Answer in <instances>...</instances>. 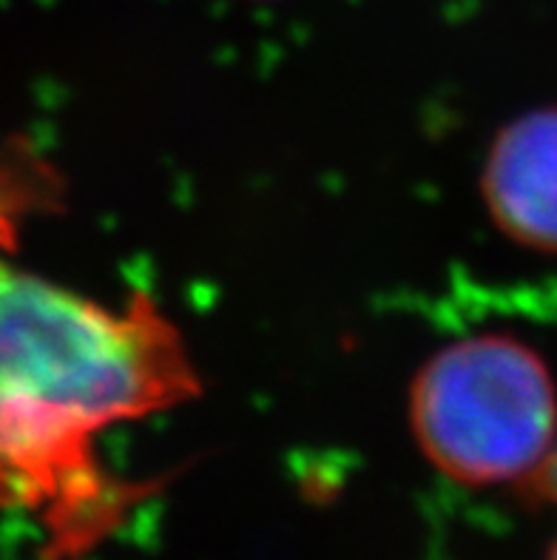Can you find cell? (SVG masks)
Segmentation results:
<instances>
[{
  "label": "cell",
  "mask_w": 557,
  "mask_h": 560,
  "mask_svg": "<svg viewBox=\"0 0 557 560\" xmlns=\"http://www.w3.org/2000/svg\"><path fill=\"white\" fill-rule=\"evenodd\" d=\"M199 390L151 296L108 307L0 259V506L35 518L51 560L92 552L149 495L103 467L100 435Z\"/></svg>",
  "instance_id": "obj_1"
},
{
  "label": "cell",
  "mask_w": 557,
  "mask_h": 560,
  "mask_svg": "<svg viewBox=\"0 0 557 560\" xmlns=\"http://www.w3.org/2000/svg\"><path fill=\"white\" fill-rule=\"evenodd\" d=\"M418 450L450 481H526L557 439V387L544 355L507 334L461 339L409 390Z\"/></svg>",
  "instance_id": "obj_2"
},
{
  "label": "cell",
  "mask_w": 557,
  "mask_h": 560,
  "mask_svg": "<svg viewBox=\"0 0 557 560\" xmlns=\"http://www.w3.org/2000/svg\"><path fill=\"white\" fill-rule=\"evenodd\" d=\"M480 185L489 217L509 240L557 254V106L523 114L498 131Z\"/></svg>",
  "instance_id": "obj_3"
},
{
  "label": "cell",
  "mask_w": 557,
  "mask_h": 560,
  "mask_svg": "<svg viewBox=\"0 0 557 560\" xmlns=\"http://www.w3.org/2000/svg\"><path fill=\"white\" fill-rule=\"evenodd\" d=\"M523 498L535 506H557V439L546 458L537 464L526 481H521Z\"/></svg>",
  "instance_id": "obj_4"
},
{
  "label": "cell",
  "mask_w": 557,
  "mask_h": 560,
  "mask_svg": "<svg viewBox=\"0 0 557 560\" xmlns=\"http://www.w3.org/2000/svg\"><path fill=\"white\" fill-rule=\"evenodd\" d=\"M546 560H557V540L549 547V555H546Z\"/></svg>",
  "instance_id": "obj_5"
}]
</instances>
